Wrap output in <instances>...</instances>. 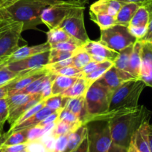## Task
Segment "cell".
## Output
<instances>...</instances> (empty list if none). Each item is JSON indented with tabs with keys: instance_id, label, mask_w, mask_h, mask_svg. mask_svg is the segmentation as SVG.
<instances>
[{
	"instance_id": "6da1fadb",
	"label": "cell",
	"mask_w": 152,
	"mask_h": 152,
	"mask_svg": "<svg viewBox=\"0 0 152 152\" xmlns=\"http://www.w3.org/2000/svg\"><path fill=\"white\" fill-rule=\"evenodd\" d=\"M108 113L113 145L127 151L136 132L150 121L152 113L144 105Z\"/></svg>"
},
{
	"instance_id": "6125c7cd",
	"label": "cell",
	"mask_w": 152,
	"mask_h": 152,
	"mask_svg": "<svg viewBox=\"0 0 152 152\" xmlns=\"http://www.w3.org/2000/svg\"><path fill=\"white\" fill-rule=\"evenodd\" d=\"M22 152H28V151L26 150H25V151H22Z\"/></svg>"
},
{
	"instance_id": "91938a15",
	"label": "cell",
	"mask_w": 152,
	"mask_h": 152,
	"mask_svg": "<svg viewBox=\"0 0 152 152\" xmlns=\"http://www.w3.org/2000/svg\"><path fill=\"white\" fill-rule=\"evenodd\" d=\"M128 152H139L138 150H137V147H136L135 144H134V141H131V145H130L129 148H128Z\"/></svg>"
},
{
	"instance_id": "8fae6325",
	"label": "cell",
	"mask_w": 152,
	"mask_h": 152,
	"mask_svg": "<svg viewBox=\"0 0 152 152\" xmlns=\"http://www.w3.org/2000/svg\"><path fill=\"white\" fill-rule=\"evenodd\" d=\"M91 56L92 60L96 62L102 63L110 61L114 63L119 56V52L110 49L99 41L90 40L81 47Z\"/></svg>"
},
{
	"instance_id": "4dcf8cb0",
	"label": "cell",
	"mask_w": 152,
	"mask_h": 152,
	"mask_svg": "<svg viewBox=\"0 0 152 152\" xmlns=\"http://www.w3.org/2000/svg\"><path fill=\"white\" fill-rule=\"evenodd\" d=\"M149 21V14L147 9L142 5H140L132 20L130 22L128 26H139V27H147Z\"/></svg>"
},
{
	"instance_id": "816d5d0a",
	"label": "cell",
	"mask_w": 152,
	"mask_h": 152,
	"mask_svg": "<svg viewBox=\"0 0 152 152\" xmlns=\"http://www.w3.org/2000/svg\"><path fill=\"white\" fill-rule=\"evenodd\" d=\"M71 152H89L88 148V140H87V136L84 139L81 144L76 148L75 149Z\"/></svg>"
},
{
	"instance_id": "1f68e13d",
	"label": "cell",
	"mask_w": 152,
	"mask_h": 152,
	"mask_svg": "<svg viewBox=\"0 0 152 152\" xmlns=\"http://www.w3.org/2000/svg\"><path fill=\"white\" fill-rule=\"evenodd\" d=\"M38 94L39 93H37V94H14L9 96L7 98V102H8V107H9V112L14 110L23 104L26 103L31 99H34Z\"/></svg>"
},
{
	"instance_id": "836d02e7",
	"label": "cell",
	"mask_w": 152,
	"mask_h": 152,
	"mask_svg": "<svg viewBox=\"0 0 152 152\" xmlns=\"http://www.w3.org/2000/svg\"><path fill=\"white\" fill-rule=\"evenodd\" d=\"M68 99L69 98L64 97L62 95H52L43 101H44L45 106L55 111H58L61 110L65 107Z\"/></svg>"
},
{
	"instance_id": "6f0895ef",
	"label": "cell",
	"mask_w": 152,
	"mask_h": 152,
	"mask_svg": "<svg viewBox=\"0 0 152 152\" xmlns=\"http://www.w3.org/2000/svg\"><path fill=\"white\" fill-rule=\"evenodd\" d=\"M8 97V89L7 85L0 87V99H7Z\"/></svg>"
},
{
	"instance_id": "7402d4cb",
	"label": "cell",
	"mask_w": 152,
	"mask_h": 152,
	"mask_svg": "<svg viewBox=\"0 0 152 152\" xmlns=\"http://www.w3.org/2000/svg\"><path fill=\"white\" fill-rule=\"evenodd\" d=\"M149 122L143 124L133 137V141L139 152H151L148 140V127Z\"/></svg>"
},
{
	"instance_id": "9a60e30c",
	"label": "cell",
	"mask_w": 152,
	"mask_h": 152,
	"mask_svg": "<svg viewBox=\"0 0 152 152\" xmlns=\"http://www.w3.org/2000/svg\"><path fill=\"white\" fill-rule=\"evenodd\" d=\"M51 47L50 45L46 41V43H42L37 46H23L21 47H19L6 61H4L2 64H8L9 63L14 62V61H18L20 60L25 59V58H29V57L34 56V55H38V54L43 53L44 52L50 51Z\"/></svg>"
},
{
	"instance_id": "f907efd6",
	"label": "cell",
	"mask_w": 152,
	"mask_h": 152,
	"mask_svg": "<svg viewBox=\"0 0 152 152\" xmlns=\"http://www.w3.org/2000/svg\"><path fill=\"white\" fill-rule=\"evenodd\" d=\"M27 148V143L26 144L14 145L8 146V147L3 148L5 152H22L26 150Z\"/></svg>"
},
{
	"instance_id": "5bb4252c",
	"label": "cell",
	"mask_w": 152,
	"mask_h": 152,
	"mask_svg": "<svg viewBox=\"0 0 152 152\" xmlns=\"http://www.w3.org/2000/svg\"><path fill=\"white\" fill-rule=\"evenodd\" d=\"M142 62L140 78L152 88V43L142 42Z\"/></svg>"
},
{
	"instance_id": "c3c4849f",
	"label": "cell",
	"mask_w": 152,
	"mask_h": 152,
	"mask_svg": "<svg viewBox=\"0 0 152 152\" xmlns=\"http://www.w3.org/2000/svg\"><path fill=\"white\" fill-rule=\"evenodd\" d=\"M60 112H61V110L55 111V112H54L53 113L49 115L46 119H43V120L42 121V122H40L38 125H39V126L43 127V126H46V125H48V124L52 123V122H56L57 121H58Z\"/></svg>"
},
{
	"instance_id": "277c9868",
	"label": "cell",
	"mask_w": 152,
	"mask_h": 152,
	"mask_svg": "<svg viewBox=\"0 0 152 152\" xmlns=\"http://www.w3.org/2000/svg\"><path fill=\"white\" fill-rule=\"evenodd\" d=\"M84 125L87 129L89 152H110L113 142L109 119H96Z\"/></svg>"
},
{
	"instance_id": "cb8c5ba5",
	"label": "cell",
	"mask_w": 152,
	"mask_h": 152,
	"mask_svg": "<svg viewBox=\"0 0 152 152\" xmlns=\"http://www.w3.org/2000/svg\"><path fill=\"white\" fill-rule=\"evenodd\" d=\"M89 88L87 81L84 77L78 78L77 81L65 92L62 93L64 97L66 98H77L81 96H85L86 93Z\"/></svg>"
},
{
	"instance_id": "8d00e7d4",
	"label": "cell",
	"mask_w": 152,
	"mask_h": 152,
	"mask_svg": "<svg viewBox=\"0 0 152 152\" xmlns=\"http://www.w3.org/2000/svg\"><path fill=\"white\" fill-rule=\"evenodd\" d=\"M83 45L75 39H71L70 40L62 43H55V44L51 45V49H56V50L64 51V52H75L78 50Z\"/></svg>"
},
{
	"instance_id": "94428289",
	"label": "cell",
	"mask_w": 152,
	"mask_h": 152,
	"mask_svg": "<svg viewBox=\"0 0 152 152\" xmlns=\"http://www.w3.org/2000/svg\"><path fill=\"white\" fill-rule=\"evenodd\" d=\"M0 152H4L3 148H0Z\"/></svg>"
},
{
	"instance_id": "d590c367",
	"label": "cell",
	"mask_w": 152,
	"mask_h": 152,
	"mask_svg": "<svg viewBox=\"0 0 152 152\" xmlns=\"http://www.w3.org/2000/svg\"><path fill=\"white\" fill-rule=\"evenodd\" d=\"M92 61L93 60L91 56L87 52L80 48L73 55L72 66L78 69H82Z\"/></svg>"
},
{
	"instance_id": "8992f818",
	"label": "cell",
	"mask_w": 152,
	"mask_h": 152,
	"mask_svg": "<svg viewBox=\"0 0 152 152\" xmlns=\"http://www.w3.org/2000/svg\"><path fill=\"white\" fill-rule=\"evenodd\" d=\"M113 92L98 81L93 83L85 94V105L87 112L86 119L90 116L103 115L108 112Z\"/></svg>"
},
{
	"instance_id": "ac0fdd59",
	"label": "cell",
	"mask_w": 152,
	"mask_h": 152,
	"mask_svg": "<svg viewBox=\"0 0 152 152\" xmlns=\"http://www.w3.org/2000/svg\"><path fill=\"white\" fill-rule=\"evenodd\" d=\"M142 43L140 40H137L134 44L132 53L130 58L129 65L127 72L131 75L134 78L140 79V68L142 62Z\"/></svg>"
},
{
	"instance_id": "603a6c76",
	"label": "cell",
	"mask_w": 152,
	"mask_h": 152,
	"mask_svg": "<svg viewBox=\"0 0 152 152\" xmlns=\"http://www.w3.org/2000/svg\"><path fill=\"white\" fill-rule=\"evenodd\" d=\"M87 135V129L85 125H81L77 129L70 132L66 148L64 152H71L78 147Z\"/></svg>"
},
{
	"instance_id": "9f6ffc18",
	"label": "cell",
	"mask_w": 152,
	"mask_h": 152,
	"mask_svg": "<svg viewBox=\"0 0 152 152\" xmlns=\"http://www.w3.org/2000/svg\"><path fill=\"white\" fill-rule=\"evenodd\" d=\"M148 140L149 148L151 152H152V125L149 123L148 127Z\"/></svg>"
},
{
	"instance_id": "7bdbcfd3",
	"label": "cell",
	"mask_w": 152,
	"mask_h": 152,
	"mask_svg": "<svg viewBox=\"0 0 152 152\" xmlns=\"http://www.w3.org/2000/svg\"><path fill=\"white\" fill-rule=\"evenodd\" d=\"M58 120L66 121V122L73 124H82L80 122L78 118L74 113H72L70 112L68 110L65 109V108H64V109L61 110Z\"/></svg>"
},
{
	"instance_id": "f5cc1de1",
	"label": "cell",
	"mask_w": 152,
	"mask_h": 152,
	"mask_svg": "<svg viewBox=\"0 0 152 152\" xmlns=\"http://www.w3.org/2000/svg\"><path fill=\"white\" fill-rule=\"evenodd\" d=\"M20 0H0V9L6 8L11 6Z\"/></svg>"
},
{
	"instance_id": "be15d7a7",
	"label": "cell",
	"mask_w": 152,
	"mask_h": 152,
	"mask_svg": "<svg viewBox=\"0 0 152 152\" xmlns=\"http://www.w3.org/2000/svg\"><path fill=\"white\" fill-rule=\"evenodd\" d=\"M0 129H2V128H0Z\"/></svg>"
},
{
	"instance_id": "60d3db41",
	"label": "cell",
	"mask_w": 152,
	"mask_h": 152,
	"mask_svg": "<svg viewBox=\"0 0 152 152\" xmlns=\"http://www.w3.org/2000/svg\"><path fill=\"white\" fill-rule=\"evenodd\" d=\"M9 117V107L7 99H0V128L3 129L4 124Z\"/></svg>"
},
{
	"instance_id": "74e56055",
	"label": "cell",
	"mask_w": 152,
	"mask_h": 152,
	"mask_svg": "<svg viewBox=\"0 0 152 152\" xmlns=\"http://www.w3.org/2000/svg\"><path fill=\"white\" fill-rule=\"evenodd\" d=\"M141 5L144 6L147 9L149 14V21L148 25V30L145 35L142 39L139 40L141 42L152 43V0H148Z\"/></svg>"
},
{
	"instance_id": "e0dca14e",
	"label": "cell",
	"mask_w": 152,
	"mask_h": 152,
	"mask_svg": "<svg viewBox=\"0 0 152 152\" xmlns=\"http://www.w3.org/2000/svg\"><path fill=\"white\" fill-rule=\"evenodd\" d=\"M54 112H55V111L50 109V108L48 107L44 106L40 110H39L37 113H36L34 115H33V116H31L30 118L26 119V121H24V122H21V123L20 124H17V125L12 127V128H10L8 132L11 134V133L14 132V131H19V130L26 129V128H33V127L37 126V125H39L43 119H46L49 115L53 113Z\"/></svg>"
},
{
	"instance_id": "e575fe53",
	"label": "cell",
	"mask_w": 152,
	"mask_h": 152,
	"mask_svg": "<svg viewBox=\"0 0 152 152\" xmlns=\"http://www.w3.org/2000/svg\"><path fill=\"white\" fill-rule=\"evenodd\" d=\"M20 72L11 71L8 68L6 64H0V87L10 84L20 75Z\"/></svg>"
},
{
	"instance_id": "7a4b0ae2",
	"label": "cell",
	"mask_w": 152,
	"mask_h": 152,
	"mask_svg": "<svg viewBox=\"0 0 152 152\" xmlns=\"http://www.w3.org/2000/svg\"><path fill=\"white\" fill-rule=\"evenodd\" d=\"M50 5L37 0H20L11 6L0 9V20H12L23 25V31L35 29L43 24L41 14Z\"/></svg>"
},
{
	"instance_id": "d6a6232c",
	"label": "cell",
	"mask_w": 152,
	"mask_h": 152,
	"mask_svg": "<svg viewBox=\"0 0 152 152\" xmlns=\"http://www.w3.org/2000/svg\"><path fill=\"white\" fill-rule=\"evenodd\" d=\"M133 47H134V45H131L119 52V56H118L117 59L113 63V65L116 68L122 70V71L127 72L128 65H129L130 58H131V55L133 51Z\"/></svg>"
},
{
	"instance_id": "7c38bea8",
	"label": "cell",
	"mask_w": 152,
	"mask_h": 152,
	"mask_svg": "<svg viewBox=\"0 0 152 152\" xmlns=\"http://www.w3.org/2000/svg\"><path fill=\"white\" fill-rule=\"evenodd\" d=\"M131 79L137 78H134L128 72L119 69L113 65L96 81L113 92L124 82Z\"/></svg>"
},
{
	"instance_id": "ab89813d",
	"label": "cell",
	"mask_w": 152,
	"mask_h": 152,
	"mask_svg": "<svg viewBox=\"0 0 152 152\" xmlns=\"http://www.w3.org/2000/svg\"><path fill=\"white\" fill-rule=\"evenodd\" d=\"M75 52H64V51L56 50V49H51L50 55H49V64H55L64 60L72 58Z\"/></svg>"
},
{
	"instance_id": "7dc6e473",
	"label": "cell",
	"mask_w": 152,
	"mask_h": 152,
	"mask_svg": "<svg viewBox=\"0 0 152 152\" xmlns=\"http://www.w3.org/2000/svg\"><path fill=\"white\" fill-rule=\"evenodd\" d=\"M130 33L137 39V40H140L145 35L147 32V27H139V26H128Z\"/></svg>"
},
{
	"instance_id": "db71d44e",
	"label": "cell",
	"mask_w": 152,
	"mask_h": 152,
	"mask_svg": "<svg viewBox=\"0 0 152 152\" xmlns=\"http://www.w3.org/2000/svg\"><path fill=\"white\" fill-rule=\"evenodd\" d=\"M37 1L46 2V3H49V4H50V5H52V4L55 3V2H60V1H62V0H37ZM71 1H75V2H79V3L82 4V5H85V4L88 2V0H71Z\"/></svg>"
},
{
	"instance_id": "44dd1931",
	"label": "cell",
	"mask_w": 152,
	"mask_h": 152,
	"mask_svg": "<svg viewBox=\"0 0 152 152\" xmlns=\"http://www.w3.org/2000/svg\"><path fill=\"white\" fill-rule=\"evenodd\" d=\"M140 5L139 4L129 2L122 5L117 15L116 16V24L122 25L128 27L130 22L132 20L133 17L135 14L136 11Z\"/></svg>"
},
{
	"instance_id": "e7e4bbea",
	"label": "cell",
	"mask_w": 152,
	"mask_h": 152,
	"mask_svg": "<svg viewBox=\"0 0 152 152\" xmlns=\"http://www.w3.org/2000/svg\"><path fill=\"white\" fill-rule=\"evenodd\" d=\"M4 152H5V151H4Z\"/></svg>"
},
{
	"instance_id": "f1b7e54d",
	"label": "cell",
	"mask_w": 152,
	"mask_h": 152,
	"mask_svg": "<svg viewBox=\"0 0 152 152\" xmlns=\"http://www.w3.org/2000/svg\"><path fill=\"white\" fill-rule=\"evenodd\" d=\"M82 124H73L66 122V121L58 120L53 130L52 131V134L57 139L61 136L65 135V134L75 131Z\"/></svg>"
},
{
	"instance_id": "f35d334b",
	"label": "cell",
	"mask_w": 152,
	"mask_h": 152,
	"mask_svg": "<svg viewBox=\"0 0 152 152\" xmlns=\"http://www.w3.org/2000/svg\"><path fill=\"white\" fill-rule=\"evenodd\" d=\"M52 73L56 75H63L67 76V77H74V78H82L84 77L82 71L81 69H78L73 66H69L64 67L60 69L56 70Z\"/></svg>"
},
{
	"instance_id": "484cf974",
	"label": "cell",
	"mask_w": 152,
	"mask_h": 152,
	"mask_svg": "<svg viewBox=\"0 0 152 152\" xmlns=\"http://www.w3.org/2000/svg\"><path fill=\"white\" fill-rule=\"evenodd\" d=\"M90 20L94 22L100 28L101 30L116 25V17H112L104 13H96L90 11Z\"/></svg>"
},
{
	"instance_id": "4316f807",
	"label": "cell",
	"mask_w": 152,
	"mask_h": 152,
	"mask_svg": "<svg viewBox=\"0 0 152 152\" xmlns=\"http://www.w3.org/2000/svg\"><path fill=\"white\" fill-rule=\"evenodd\" d=\"M113 66V63L111 62L110 61H105L104 62L100 63L98 66L97 68L93 71L92 72H90V74L87 75L84 77L86 79V81L88 83L89 87L92 85L94 82H96V81L99 79V78L110 68L111 66Z\"/></svg>"
},
{
	"instance_id": "d6986e66",
	"label": "cell",
	"mask_w": 152,
	"mask_h": 152,
	"mask_svg": "<svg viewBox=\"0 0 152 152\" xmlns=\"http://www.w3.org/2000/svg\"><path fill=\"white\" fill-rule=\"evenodd\" d=\"M65 109L74 113L81 123H84L87 116L85 105V96L77 98H69L65 105Z\"/></svg>"
},
{
	"instance_id": "b9f144b4",
	"label": "cell",
	"mask_w": 152,
	"mask_h": 152,
	"mask_svg": "<svg viewBox=\"0 0 152 152\" xmlns=\"http://www.w3.org/2000/svg\"><path fill=\"white\" fill-rule=\"evenodd\" d=\"M40 142L43 144V145L46 148L49 152H54L56 142V138L52 134V131L46 133L40 139Z\"/></svg>"
},
{
	"instance_id": "f6af8a7d",
	"label": "cell",
	"mask_w": 152,
	"mask_h": 152,
	"mask_svg": "<svg viewBox=\"0 0 152 152\" xmlns=\"http://www.w3.org/2000/svg\"><path fill=\"white\" fill-rule=\"evenodd\" d=\"M26 151L28 152H49L40 140L28 142Z\"/></svg>"
},
{
	"instance_id": "30bf717a",
	"label": "cell",
	"mask_w": 152,
	"mask_h": 152,
	"mask_svg": "<svg viewBox=\"0 0 152 152\" xmlns=\"http://www.w3.org/2000/svg\"><path fill=\"white\" fill-rule=\"evenodd\" d=\"M49 55L50 51H47L20 61L9 63L6 66L9 69L16 72L44 68L49 64Z\"/></svg>"
},
{
	"instance_id": "f546056e",
	"label": "cell",
	"mask_w": 152,
	"mask_h": 152,
	"mask_svg": "<svg viewBox=\"0 0 152 152\" xmlns=\"http://www.w3.org/2000/svg\"><path fill=\"white\" fill-rule=\"evenodd\" d=\"M28 128H26V129L19 130L11 133L9 137L2 145V148L28 143Z\"/></svg>"
},
{
	"instance_id": "bcb514c9",
	"label": "cell",
	"mask_w": 152,
	"mask_h": 152,
	"mask_svg": "<svg viewBox=\"0 0 152 152\" xmlns=\"http://www.w3.org/2000/svg\"><path fill=\"white\" fill-rule=\"evenodd\" d=\"M69 134H65V135L61 136L56 139V142H55V147L54 152H64L66 148L67 142H68Z\"/></svg>"
},
{
	"instance_id": "ffe728a7",
	"label": "cell",
	"mask_w": 152,
	"mask_h": 152,
	"mask_svg": "<svg viewBox=\"0 0 152 152\" xmlns=\"http://www.w3.org/2000/svg\"><path fill=\"white\" fill-rule=\"evenodd\" d=\"M42 101H43V99L42 98L41 95L39 93L36 97L31 99L30 101L27 102L26 103L23 104L21 106L18 107H17L14 110L9 112V117H8V122L10 124V125H11V128L17 123L18 119L23 116L25 113L27 112L29 109L33 107L34 106L37 105L38 103H40Z\"/></svg>"
},
{
	"instance_id": "4fadbf2b",
	"label": "cell",
	"mask_w": 152,
	"mask_h": 152,
	"mask_svg": "<svg viewBox=\"0 0 152 152\" xmlns=\"http://www.w3.org/2000/svg\"><path fill=\"white\" fill-rule=\"evenodd\" d=\"M49 72L50 71L48 70L46 68V66L42 69L21 72L20 75L15 80L11 81L10 84H7V87L8 89V96H11V95L14 94L16 92L26 87L28 85L31 84L33 81H34L35 80H37Z\"/></svg>"
},
{
	"instance_id": "11a10c76",
	"label": "cell",
	"mask_w": 152,
	"mask_h": 152,
	"mask_svg": "<svg viewBox=\"0 0 152 152\" xmlns=\"http://www.w3.org/2000/svg\"><path fill=\"white\" fill-rule=\"evenodd\" d=\"M2 130L3 129H0V148H2L3 143L5 142V140H7V138H8V137H9L10 134H11L8 131L6 133H4Z\"/></svg>"
},
{
	"instance_id": "9c48e42d",
	"label": "cell",
	"mask_w": 152,
	"mask_h": 152,
	"mask_svg": "<svg viewBox=\"0 0 152 152\" xmlns=\"http://www.w3.org/2000/svg\"><path fill=\"white\" fill-rule=\"evenodd\" d=\"M85 6L75 8L64 19L59 27L64 30L71 37L84 45L90 41L88 34L86 31L84 21V11Z\"/></svg>"
},
{
	"instance_id": "ba28073f",
	"label": "cell",
	"mask_w": 152,
	"mask_h": 152,
	"mask_svg": "<svg viewBox=\"0 0 152 152\" xmlns=\"http://www.w3.org/2000/svg\"><path fill=\"white\" fill-rule=\"evenodd\" d=\"M84 5L75 1L62 0L46 7L41 14V20L49 29L55 28L61 26L64 19L72 11Z\"/></svg>"
},
{
	"instance_id": "2e32d148",
	"label": "cell",
	"mask_w": 152,
	"mask_h": 152,
	"mask_svg": "<svg viewBox=\"0 0 152 152\" xmlns=\"http://www.w3.org/2000/svg\"><path fill=\"white\" fill-rule=\"evenodd\" d=\"M126 4L121 0H98L92 4L90 11L96 13H104L116 17L122 5Z\"/></svg>"
},
{
	"instance_id": "d4e9b609",
	"label": "cell",
	"mask_w": 152,
	"mask_h": 152,
	"mask_svg": "<svg viewBox=\"0 0 152 152\" xmlns=\"http://www.w3.org/2000/svg\"><path fill=\"white\" fill-rule=\"evenodd\" d=\"M78 78L67 77V76L57 75L52 83V95H61L64 92L68 90Z\"/></svg>"
},
{
	"instance_id": "83f0119b",
	"label": "cell",
	"mask_w": 152,
	"mask_h": 152,
	"mask_svg": "<svg viewBox=\"0 0 152 152\" xmlns=\"http://www.w3.org/2000/svg\"><path fill=\"white\" fill-rule=\"evenodd\" d=\"M73 39L66 33L65 30L61 27L50 29L47 32V42L49 45L66 42Z\"/></svg>"
},
{
	"instance_id": "ee69618b",
	"label": "cell",
	"mask_w": 152,
	"mask_h": 152,
	"mask_svg": "<svg viewBox=\"0 0 152 152\" xmlns=\"http://www.w3.org/2000/svg\"><path fill=\"white\" fill-rule=\"evenodd\" d=\"M44 106H45L44 101H42V102H40V103H38L37 104L35 105V106H34L33 107H31V109H29L27 112L25 113L23 116H22L21 117L18 119V121L17 122V123H16L14 126H15V125H17V124H20V123H21V122L26 121V119H28V118H30L31 116H32L33 115H34V114L36 113H37L38 111L40 110H41ZM11 128H12V127H11Z\"/></svg>"
},
{
	"instance_id": "681fc988",
	"label": "cell",
	"mask_w": 152,
	"mask_h": 152,
	"mask_svg": "<svg viewBox=\"0 0 152 152\" xmlns=\"http://www.w3.org/2000/svg\"><path fill=\"white\" fill-rule=\"evenodd\" d=\"M99 64H100V63H98L94 61H90L88 64H87L85 66L83 67L82 69H81V71H82L83 75H84V77L85 75H87L90 74V73L92 72L93 71H94V70L97 68Z\"/></svg>"
},
{
	"instance_id": "680465c9",
	"label": "cell",
	"mask_w": 152,
	"mask_h": 152,
	"mask_svg": "<svg viewBox=\"0 0 152 152\" xmlns=\"http://www.w3.org/2000/svg\"><path fill=\"white\" fill-rule=\"evenodd\" d=\"M122 2H126V3H129V2H134V3L139 4L140 5H141L142 4H143L144 2H145L148 0H121Z\"/></svg>"
},
{
	"instance_id": "3957f363",
	"label": "cell",
	"mask_w": 152,
	"mask_h": 152,
	"mask_svg": "<svg viewBox=\"0 0 152 152\" xmlns=\"http://www.w3.org/2000/svg\"><path fill=\"white\" fill-rule=\"evenodd\" d=\"M145 87L141 79H131L124 82L113 93L108 112L138 106L139 99Z\"/></svg>"
},
{
	"instance_id": "52a82bcc",
	"label": "cell",
	"mask_w": 152,
	"mask_h": 152,
	"mask_svg": "<svg viewBox=\"0 0 152 152\" xmlns=\"http://www.w3.org/2000/svg\"><path fill=\"white\" fill-rule=\"evenodd\" d=\"M137 40L130 33L127 26L116 24L101 30L99 42L110 49L119 52L122 49L134 45Z\"/></svg>"
},
{
	"instance_id": "5b68a950",
	"label": "cell",
	"mask_w": 152,
	"mask_h": 152,
	"mask_svg": "<svg viewBox=\"0 0 152 152\" xmlns=\"http://www.w3.org/2000/svg\"><path fill=\"white\" fill-rule=\"evenodd\" d=\"M23 25L12 20H0V64L6 61L20 46Z\"/></svg>"
}]
</instances>
